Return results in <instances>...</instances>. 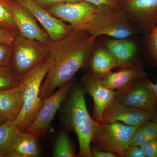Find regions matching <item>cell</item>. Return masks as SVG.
<instances>
[{
	"label": "cell",
	"mask_w": 157,
	"mask_h": 157,
	"mask_svg": "<svg viewBox=\"0 0 157 157\" xmlns=\"http://www.w3.org/2000/svg\"><path fill=\"white\" fill-rule=\"evenodd\" d=\"M94 41L86 31L75 30L63 39L52 41L48 72L40 89L41 99L72 80L87 64Z\"/></svg>",
	"instance_id": "6da1fadb"
},
{
	"label": "cell",
	"mask_w": 157,
	"mask_h": 157,
	"mask_svg": "<svg viewBox=\"0 0 157 157\" xmlns=\"http://www.w3.org/2000/svg\"><path fill=\"white\" fill-rule=\"evenodd\" d=\"M70 96L62 111L63 121L78 138V156L91 157V143L94 130V121L86 107L85 90L82 86L72 88Z\"/></svg>",
	"instance_id": "7a4b0ae2"
},
{
	"label": "cell",
	"mask_w": 157,
	"mask_h": 157,
	"mask_svg": "<svg viewBox=\"0 0 157 157\" xmlns=\"http://www.w3.org/2000/svg\"><path fill=\"white\" fill-rule=\"evenodd\" d=\"M50 45L17 35L12 46L9 67L13 75L21 80L46 61Z\"/></svg>",
	"instance_id": "3957f363"
},
{
	"label": "cell",
	"mask_w": 157,
	"mask_h": 157,
	"mask_svg": "<svg viewBox=\"0 0 157 157\" xmlns=\"http://www.w3.org/2000/svg\"><path fill=\"white\" fill-rule=\"evenodd\" d=\"M137 30L122 10L108 7L97 8L94 17L83 30L94 41L102 36L113 39H127L135 35Z\"/></svg>",
	"instance_id": "277c9868"
},
{
	"label": "cell",
	"mask_w": 157,
	"mask_h": 157,
	"mask_svg": "<svg viewBox=\"0 0 157 157\" xmlns=\"http://www.w3.org/2000/svg\"><path fill=\"white\" fill-rule=\"evenodd\" d=\"M138 126L127 125L119 121L104 123L94 120L91 144L99 150L110 152L117 157H124L125 151L130 146Z\"/></svg>",
	"instance_id": "5b68a950"
},
{
	"label": "cell",
	"mask_w": 157,
	"mask_h": 157,
	"mask_svg": "<svg viewBox=\"0 0 157 157\" xmlns=\"http://www.w3.org/2000/svg\"><path fill=\"white\" fill-rule=\"evenodd\" d=\"M48 68V59L24 77L26 86L22 107L14 119L21 132L25 131L41 108L43 99L40 97V89Z\"/></svg>",
	"instance_id": "8992f818"
},
{
	"label": "cell",
	"mask_w": 157,
	"mask_h": 157,
	"mask_svg": "<svg viewBox=\"0 0 157 157\" xmlns=\"http://www.w3.org/2000/svg\"><path fill=\"white\" fill-rule=\"evenodd\" d=\"M73 83V78L52 94L43 99L40 110L25 132L39 138L49 131L51 128V122L69 95Z\"/></svg>",
	"instance_id": "52a82bcc"
},
{
	"label": "cell",
	"mask_w": 157,
	"mask_h": 157,
	"mask_svg": "<svg viewBox=\"0 0 157 157\" xmlns=\"http://www.w3.org/2000/svg\"><path fill=\"white\" fill-rule=\"evenodd\" d=\"M148 77L115 91V99L121 104L157 115V98L149 86Z\"/></svg>",
	"instance_id": "ba28073f"
},
{
	"label": "cell",
	"mask_w": 157,
	"mask_h": 157,
	"mask_svg": "<svg viewBox=\"0 0 157 157\" xmlns=\"http://www.w3.org/2000/svg\"><path fill=\"white\" fill-rule=\"evenodd\" d=\"M55 17L71 25L73 30L83 31L92 19L97 7L86 2L60 3L45 9Z\"/></svg>",
	"instance_id": "9c48e42d"
},
{
	"label": "cell",
	"mask_w": 157,
	"mask_h": 157,
	"mask_svg": "<svg viewBox=\"0 0 157 157\" xmlns=\"http://www.w3.org/2000/svg\"><path fill=\"white\" fill-rule=\"evenodd\" d=\"M122 11L137 30L148 33L157 23V0H125Z\"/></svg>",
	"instance_id": "30bf717a"
},
{
	"label": "cell",
	"mask_w": 157,
	"mask_h": 157,
	"mask_svg": "<svg viewBox=\"0 0 157 157\" xmlns=\"http://www.w3.org/2000/svg\"><path fill=\"white\" fill-rule=\"evenodd\" d=\"M14 1L25 7L33 15L46 31L52 41L63 39L73 32V28L71 25L55 17L33 0Z\"/></svg>",
	"instance_id": "8fae6325"
},
{
	"label": "cell",
	"mask_w": 157,
	"mask_h": 157,
	"mask_svg": "<svg viewBox=\"0 0 157 157\" xmlns=\"http://www.w3.org/2000/svg\"><path fill=\"white\" fill-rule=\"evenodd\" d=\"M83 88L93 98L94 103L93 118L101 122L105 109L115 99V91L106 87L102 79L93 73L82 78Z\"/></svg>",
	"instance_id": "7c38bea8"
},
{
	"label": "cell",
	"mask_w": 157,
	"mask_h": 157,
	"mask_svg": "<svg viewBox=\"0 0 157 157\" xmlns=\"http://www.w3.org/2000/svg\"><path fill=\"white\" fill-rule=\"evenodd\" d=\"M12 11L18 35L25 39L50 45L52 41L48 34L39 26L36 17L27 9L14 0Z\"/></svg>",
	"instance_id": "4fadbf2b"
},
{
	"label": "cell",
	"mask_w": 157,
	"mask_h": 157,
	"mask_svg": "<svg viewBox=\"0 0 157 157\" xmlns=\"http://www.w3.org/2000/svg\"><path fill=\"white\" fill-rule=\"evenodd\" d=\"M154 116L151 113L121 104L115 99L104 110L101 122L119 121L127 125L137 126L151 120Z\"/></svg>",
	"instance_id": "5bb4252c"
},
{
	"label": "cell",
	"mask_w": 157,
	"mask_h": 157,
	"mask_svg": "<svg viewBox=\"0 0 157 157\" xmlns=\"http://www.w3.org/2000/svg\"><path fill=\"white\" fill-rule=\"evenodd\" d=\"M26 86L24 78L15 87L0 90V114L8 120H14L21 110Z\"/></svg>",
	"instance_id": "9a60e30c"
},
{
	"label": "cell",
	"mask_w": 157,
	"mask_h": 157,
	"mask_svg": "<svg viewBox=\"0 0 157 157\" xmlns=\"http://www.w3.org/2000/svg\"><path fill=\"white\" fill-rule=\"evenodd\" d=\"M147 77V74L140 64L122 68L116 72H109L102 81L104 85L112 90H119L127 87L135 81Z\"/></svg>",
	"instance_id": "2e32d148"
},
{
	"label": "cell",
	"mask_w": 157,
	"mask_h": 157,
	"mask_svg": "<svg viewBox=\"0 0 157 157\" xmlns=\"http://www.w3.org/2000/svg\"><path fill=\"white\" fill-rule=\"evenodd\" d=\"M108 49L121 65V68L133 67L132 61L137 53V47L135 42L126 39H109L106 44Z\"/></svg>",
	"instance_id": "e0dca14e"
},
{
	"label": "cell",
	"mask_w": 157,
	"mask_h": 157,
	"mask_svg": "<svg viewBox=\"0 0 157 157\" xmlns=\"http://www.w3.org/2000/svg\"><path fill=\"white\" fill-rule=\"evenodd\" d=\"M89 62L91 73L101 79L113 69L121 68L117 60L106 47L97 49L90 57Z\"/></svg>",
	"instance_id": "ac0fdd59"
},
{
	"label": "cell",
	"mask_w": 157,
	"mask_h": 157,
	"mask_svg": "<svg viewBox=\"0 0 157 157\" xmlns=\"http://www.w3.org/2000/svg\"><path fill=\"white\" fill-rule=\"evenodd\" d=\"M38 138V137L26 132H20L8 157L39 156Z\"/></svg>",
	"instance_id": "d6986e66"
},
{
	"label": "cell",
	"mask_w": 157,
	"mask_h": 157,
	"mask_svg": "<svg viewBox=\"0 0 157 157\" xmlns=\"http://www.w3.org/2000/svg\"><path fill=\"white\" fill-rule=\"evenodd\" d=\"M20 131L15 120H8L0 124V154L8 157Z\"/></svg>",
	"instance_id": "ffe728a7"
},
{
	"label": "cell",
	"mask_w": 157,
	"mask_h": 157,
	"mask_svg": "<svg viewBox=\"0 0 157 157\" xmlns=\"http://www.w3.org/2000/svg\"><path fill=\"white\" fill-rule=\"evenodd\" d=\"M13 1L0 0V27L18 34L12 11Z\"/></svg>",
	"instance_id": "44dd1931"
},
{
	"label": "cell",
	"mask_w": 157,
	"mask_h": 157,
	"mask_svg": "<svg viewBox=\"0 0 157 157\" xmlns=\"http://www.w3.org/2000/svg\"><path fill=\"white\" fill-rule=\"evenodd\" d=\"M53 155L56 157H76L75 148L69 135L66 132H62L57 138Z\"/></svg>",
	"instance_id": "7402d4cb"
},
{
	"label": "cell",
	"mask_w": 157,
	"mask_h": 157,
	"mask_svg": "<svg viewBox=\"0 0 157 157\" xmlns=\"http://www.w3.org/2000/svg\"><path fill=\"white\" fill-rule=\"evenodd\" d=\"M148 34L146 41L147 59L151 64L157 66V23Z\"/></svg>",
	"instance_id": "603a6c76"
},
{
	"label": "cell",
	"mask_w": 157,
	"mask_h": 157,
	"mask_svg": "<svg viewBox=\"0 0 157 157\" xmlns=\"http://www.w3.org/2000/svg\"><path fill=\"white\" fill-rule=\"evenodd\" d=\"M8 66L0 67V90L15 87L20 83Z\"/></svg>",
	"instance_id": "cb8c5ba5"
},
{
	"label": "cell",
	"mask_w": 157,
	"mask_h": 157,
	"mask_svg": "<svg viewBox=\"0 0 157 157\" xmlns=\"http://www.w3.org/2000/svg\"><path fill=\"white\" fill-rule=\"evenodd\" d=\"M140 147L146 157H157V137L146 141Z\"/></svg>",
	"instance_id": "d4e9b609"
},
{
	"label": "cell",
	"mask_w": 157,
	"mask_h": 157,
	"mask_svg": "<svg viewBox=\"0 0 157 157\" xmlns=\"http://www.w3.org/2000/svg\"><path fill=\"white\" fill-rule=\"evenodd\" d=\"M81 1L90 3L97 8L108 7L122 10L121 3L118 0H81Z\"/></svg>",
	"instance_id": "484cf974"
},
{
	"label": "cell",
	"mask_w": 157,
	"mask_h": 157,
	"mask_svg": "<svg viewBox=\"0 0 157 157\" xmlns=\"http://www.w3.org/2000/svg\"><path fill=\"white\" fill-rule=\"evenodd\" d=\"M17 35V33L0 27V43L12 46Z\"/></svg>",
	"instance_id": "4316f807"
},
{
	"label": "cell",
	"mask_w": 157,
	"mask_h": 157,
	"mask_svg": "<svg viewBox=\"0 0 157 157\" xmlns=\"http://www.w3.org/2000/svg\"><path fill=\"white\" fill-rule=\"evenodd\" d=\"M12 46L0 43V67H9Z\"/></svg>",
	"instance_id": "83f0119b"
},
{
	"label": "cell",
	"mask_w": 157,
	"mask_h": 157,
	"mask_svg": "<svg viewBox=\"0 0 157 157\" xmlns=\"http://www.w3.org/2000/svg\"><path fill=\"white\" fill-rule=\"evenodd\" d=\"M42 8H46L60 3H75L81 2V0H33Z\"/></svg>",
	"instance_id": "f1b7e54d"
},
{
	"label": "cell",
	"mask_w": 157,
	"mask_h": 157,
	"mask_svg": "<svg viewBox=\"0 0 157 157\" xmlns=\"http://www.w3.org/2000/svg\"><path fill=\"white\" fill-rule=\"evenodd\" d=\"M124 157H146L140 146L130 145L125 151Z\"/></svg>",
	"instance_id": "f546056e"
},
{
	"label": "cell",
	"mask_w": 157,
	"mask_h": 157,
	"mask_svg": "<svg viewBox=\"0 0 157 157\" xmlns=\"http://www.w3.org/2000/svg\"><path fill=\"white\" fill-rule=\"evenodd\" d=\"M90 152L91 157H117L116 155L109 151L99 150L91 146Z\"/></svg>",
	"instance_id": "4dcf8cb0"
},
{
	"label": "cell",
	"mask_w": 157,
	"mask_h": 157,
	"mask_svg": "<svg viewBox=\"0 0 157 157\" xmlns=\"http://www.w3.org/2000/svg\"><path fill=\"white\" fill-rule=\"evenodd\" d=\"M148 82L149 87L151 89L152 91L154 93L155 95L157 98V80L155 83H153L148 78Z\"/></svg>",
	"instance_id": "1f68e13d"
},
{
	"label": "cell",
	"mask_w": 157,
	"mask_h": 157,
	"mask_svg": "<svg viewBox=\"0 0 157 157\" xmlns=\"http://www.w3.org/2000/svg\"><path fill=\"white\" fill-rule=\"evenodd\" d=\"M6 121V118L4 117V116H3L2 114H0V124L3 123L4 122Z\"/></svg>",
	"instance_id": "d6a6232c"
},
{
	"label": "cell",
	"mask_w": 157,
	"mask_h": 157,
	"mask_svg": "<svg viewBox=\"0 0 157 157\" xmlns=\"http://www.w3.org/2000/svg\"><path fill=\"white\" fill-rule=\"evenodd\" d=\"M151 121L157 124V115H155L154 116V117L152 119Z\"/></svg>",
	"instance_id": "836d02e7"
},
{
	"label": "cell",
	"mask_w": 157,
	"mask_h": 157,
	"mask_svg": "<svg viewBox=\"0 0 157 157\" xmlns=\"http://www.w3.org/2000/svg\"><path fill=\"white\" fill-rule=\"evenodd\" d=\"M118 1H119L121 3L122 2H124L125 0H118Z\"/></svg>",
	"instance_id": "e575fe53"
},
{
	"label": "cell",
	"mask_w": 157,
	"mask_h": 157,
	"mask_svg": "<svg viewBox=\"0 0 157 157\" xmlns=\"http://www.w3.org/2000/svg\"><path fill=\"white\" fill-rule=\"evenodd\" d=\"M0 157H3L2 156L1 154H0Z\"/></svg>",
	"instance_id": "d590c367"
}]
</instances>
